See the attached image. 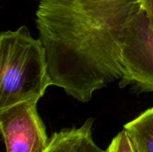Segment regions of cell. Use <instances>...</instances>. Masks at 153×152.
Wrapping results in <instances>:
<instances>
[{"mask_svg":"<svg viewBox=\"0 0 153 152\" xmlns=\"http://www.w3.org/2000/svg\"><path fill=\"white\" fill-rule=\"evenodd\" d=\"M139 0H40L36 25L52 85L87 103L123 75L121 50Z\"/></svg>","mask_w":153,"mask_h":152,"instance_id":"1","label":"cell"},{"mask_svg":"<svg viewBox=\"0 0 153 152\" xmlns=\"http://www.w3.org/2000/svg\"><path fill=\"white\" fill-rule=\"evenodd\" d=\"M52 82L40 39L26 26L0 35V109L39 99Z\"/></svg>","mask_w":153,"mask_h":152,"instance_id":"2","label":"cell"},{"mask_svg":"<svg viewBox=\"0 0 153 152\" xmlns=\"http://www.w3.org/2000/svg\"><path fill=\"white\" fill-rule=\"evenodd\" d=\"M123 75L119 87L132 86L138 93L153 92V30L140 10L129 22L121 50Z\"/></svg>","mask_w":153,"mask_h":152,"instance_id":"3","label":"cell"},{"mask_svg":"<svg viewBox=\"0 0 153 152\" xmlns=\"http://www.w3.org/2000/svg\"><path fill=\"white\" fill-rule=\"evenodd\" d=\"M38 99L0 109V128L6 152H43L49 142L39 116Z\"/></svg>","mask_w":153,"mask_h":152,"instance_id":"4","label":"cell"},{"mask_svg":"<svg viewBox=\"0 0 153 152\" xmlns=\"http://www.w3.org/2000/svg\"><path fill=\"white\" fill-rule=\"evenodd\" d=\"M93 118H89L80 127L65 128L54 133L43 152H106L93 139Z\"/></svg>","mask_w":153,"mask_h":152,"instance_id":"5","label":"cell"},{"mask_svg":"<svg viewBox=\"0 0 153 152\" xmlns=\"http://www.w3.org/2000/svg\"><path fill=\"white\" fill-rule=\"evenodd\" d=\"M124 129L130 135L137 152H153V107L126 124Z\"/></svg>","mask_w":153,"mask_h":152,"instance_id":"6","label":"cell"},{"mask_svg":"<svg viewBox=\"0 0 153 152\" xmlns=\"http://www.w3.org/2000/svg\"><path fill=\"white\" fill-rule=\"evenodd\" d=\"M106 152H137V151L130 135L123 129L112 139Z\"/></svg>","mask_w":153,"mask_h":152,"instance_id":"7","label":"cell"},{"mask_svg":"<svg viewBox=\"0 0 153 152\" xmlns=\"http://www.w3.org/2000/svg\"><path fill=\"white\" fill-rule=\"evenodd\" d=\"M141 8L146 13L153 30V0H139Z\"/></svg>","mask_w":153,"mask_h":152,"instance_id":"8","label":"cell"}]
</instances>
